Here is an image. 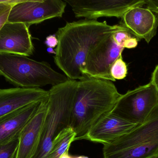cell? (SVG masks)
Instances as JSON below:
<instances>
[{"label":"cell","instance_id":"cell-3","mask_svg":"<svg viewBox=\"0 0 158 158\" xmlns=\"http://www.w3.org/2000/svg\"><path fill=\"white\" fill-rule=\"evenodd\" d=\"M77 80H69L52 86L48 91L47 111L38 150L33 158H45L53 141L69 127Z\"/></svg>","mask_w":158,"mask_h":158},{"label":"cell","instance_id":"cell-1","mask_svg":"<svg viewBox=\"0 0 158 158\" xmlns=\"http://www.w3.org/2000/svg\"><path fill=\"white\" fill-rule=\"evenodd\" d=\"M121 26L86 19L67 22L56 34L58 43L54 57L55 63L69 79H85L87 77L83 70L89 53Z\"/></svg>","mask_w":158,"mask_h":158},{"label":"cell","instance_id":"cell-26","mask_svg":"<svg viewBox=\"0 0 158 158\" xmlns=\"http://www.w3.org/2000/svg\"><path fill=\"white\" fill-rule=\"evenodd\" d=\"M72 158H89L87 156H80Z\"/></svg>","mask_w":158,"mask_h":158},{"label":"cell","instance_id":"cell-19","mask_svg":"<svg viewBox=\"0 0 158 158\" xmlns=\"http://www.w3.org/2000/svg\"><path fill=\"white\" fill-rule=\"evenodd\" d=\"M13 6L10 5L0 3V30L7 22L9 13Z\"/></svg>","mask_w":158,"mask_h":158},{"label":"cell","instance_id":"cell-8","mask_svg":"<svg viewBox=\"0 0 158 158\" xmlns=\"http://www.w3.org/2000/svg\"><path fill=\"white\" fill-rule=\"evenodd\" d=\"M71 6L75 16L89 20L103 17L122 18L132 7L143 6L146 0H64Z\"/></svg>","mask_w":158,"mask_h":158},{"label":"cell","instance_id":"cell-21","mask_svg":"<svg viewBox=\"0 0 158 158\" xmlns=\"http://www.w3.org/2000/svg\"><path fill=\"white\" fill-rule=\"evenodd\" d=\"M58 43V40L56 34L50 35L46 37L45 44L48 47L55 48L57 46Z\"/></svg>","mask_w":158,"mask_h":158},{"label":"cell","instance_id":"cell-25","mask_svg":"<svg viewBox=\"0 0 158 158\" xmlns=\"http://www.w3.org/2000/svg\"><path fill=\"white\" fill-rule=\"evenodd\" d=\"M60 158H72V157L69 156V151H68Z\"/></svg>","mask_w":158,"mask_h":158},{"label":"cell","instance_id":"cell-12","mask_svg":"<svg viewBox=\"0 0 158 158\" xmlns=\"http://www.w3.org/2000/svg\"><path fill=\"white\" fill-rule=\"evenodd\" d=\"M48 91L40 88L0 89V120L27 106L48 97Z\"/></svg>","mask_w":158,"mask_h":158},{"label":"cell","instance_id":"cell-22","mask_svg":"<svg viewBox=\"0 0 158 158\" xmlns=\"http://www.w3.org/2000/svg\"><path fill=\"white\" fill-rule=\"evenodd\" d=\"M147 8L158 15V0H146Z\"/></svg>","mask_w":158,"mask_h":158},{"label":"cell","instance_id":"cell-13","mask_svg":"<svg viewBox=\"0 0 158 158\" xmlns=\"http://www.w3.org/2000/svg\"><path fill=\"white\" fill-rule=\"evenodd\" d=\"M47 100L48 97L42 101L39 109L21 131L15 158H33L36 154L47 113Z\"/></svg>","mask_w":158,"mask_h":158},{"label":"cell","instance_id":"cell-27","mask_svg":"<svg viewBox=\"0 0 158 158\" xmlns=\"http://www.w3.org/2000/svg\"><path fill=\"white\" fill-rule=\"evenodd\" d=\"M152 158H158V156H156Z\"/></svg>","mask_w":158,"mask_h":158},{"label":"cell","instance_id":"cell-2","mask_svg":"<svg viewBox=\"0 0 158 158\" xmlns=\"http://www.w3.org/2000/svg\"><path fill=\"white\" fill-rule=\"evenodd\" d=\"M122 94L112 81L86 77L78 81L69 127L75 141L85 140L91 127L111 111Z\"/></svg>","mask_w":158,"mask_h":158},{"label":"cell","instance_id":"cell-6","mask_svg":"<svg viewBox=\"0 0 158 158\" xmlns=\"http://www.w3.org/2000/svg\"><path fill=\"white\" fill-rule=\"evenodd\" d=\"M157 107V90L150 81L121 95L110 111L128 121L141 124Z\"/></svg>","mask_w":158,"mask_h":158},{"label":"cell","instance_id":"cell-17","mask_svg":"<svg viewBox=\"0 0 158 158\" xmlns=\"http://www.w3.org/2000/svg\"><path fill=\"white\" fill-rule=\"evenodd\" d=\"M19 135L13 140L0 144V158H15L18 148Z\"/></svg>","mask_w":158,"mask_h":158},{"label":"cell","instance_id":"cell-24","mask_svg":"<svg viewBox=\"0 0 158 158\" xmlns=\"http://www.w3.org/2000/svg\"><path fill=\"white\" fill-rule=\"evenodd\" d=\"M47 51L48 53L50 54H56L55 50H54L53 48L51 47H48L47 49Z\"/></svg>","mask_w":158,"mask_h":158},{"label":"cell","instance_id":"cell-4","mask_svg":"<svg viewBox=\"0 0 158 158\" xmlns=\"http://www.w3.org/2000/svg\"><path fill=\"white\" fill-rule=\"evenodd\" d=\"M0 75L10 83L22 88L54 86L70 80L54 70L47 62L12 54L0 53Z\"/></svg>","mask_w":158,"mask_h":158},{"label":"cell","instance_id":"cell-14","mask_svg":"<svg viewBox=\"0 0 158 158\" xmlns=\"http://www.w3.org/2000/svg\"><path fill=\"white\" fill-rule=\"evenodd\" d=\"M120 23L133 36L149 43L156 34L158 18L148 8L135 6L124 14Z\"/></svg>","mask_w":158,"mask_h":158},{"label":"cell","instance_id":"cell-16","mask_svg":"<svg viewBox=\"0 0 158 158\" xmlns=\"http://www.w3.org/2000/svg\"><path fill=\"white\" fill-rule=\"evenodd\" d=\"M76 135L70 127L63 130L53 141L52 147L45 158H61L69 150L71 144L75 141Z\"/></svg>","mask_w":158,"mask_h":158},{"label":"cell","instance_id":"cell-10","mask_svg":"<svg viewBox=\"0 0 158 158\" xmlns=\"http://www.w3.org/2000/svg\"><path fill=\"white\" fill-rule=\"evenodd\" d=\"M138 125L110 111L103 115L91 127L85 140L103 145L108 144L130 132Z\"/></svg>","mask_w":158,"mask_h":158},{"label":"cell","instance_id":"cell-11","mask_svg":"<svg viewBox=\"0 0 158 158\" xmlns=\"http://www.w3.org/2000/svg\"><path fill=\"white\" fill-rule=\"evenodd\" d=\"M29 28L23 23H5L0 30V53L32 55L34 46Z\"/></svg>","mask_w":158,"mask_h":158},{"label":"cell","instance_id":"cell-20","mask_svg":"<svg viewBox=\"0 0 158 158\" xmlns=\"http://www.w3.org/2000/svg\"><path fill=\"white\" fill-rule=\"evenodd\" d=\"M140 41V39L135 37V36H133L130 39L126 41L123 43V48H127V49H133L135 48L137 46L138 41Z\"/></svg>","mask_w":158,"mask_h":158},{"label":"cell","instance_id":"cell-5","mask_svg":"<svg viewBox=\"0 0 158 158\" xmlns=\"http://www.w3.org/2000/svg\"><path fill=\"white\" fill-rule=\"evenodd\" d=\"M104 158H152L158 156V107L146 120L104 145Z\"/></svg>","mask_w":158,"mask_h":158},{"label":"cell","instance_id":"cell-7","mask_svg":"<svg viewBox=\"0 0 158 158\" xmlns=\"http://www.w3.org/2000/svg\"><path fill=\"white\" fill-rule=\"evenodd\" d=\"M67 4L62 0H23L12 7L7 22L23 23L29 28L47 19L62 17Z\"/></svg>","mask_w":158,"mask_h":158},{"label":"cell","instance_id":"cell-9","mask_svg":"<svg viewBox=\"0 0 158 158\" xmlns=\"http://www.w3.org/2000/svg\"><path fill=\"white\" fill-rule=\"evenodd\" d=\"M113 33L89 53L83 70V73L86 77L112 82L116 81L110 75V69L115 61L122 56L124 48L114 41L112 37Z\"/></svg>","mask_w":158,"mask_h":158},{"label":"cell","instance_id":"cell-15","mask_svg":"<svg viewBox=\"0 0 158 158\" xmlns=\"http://www.w3.org/2000/svg\"><path fill=\"white\" fill-rule=\"evenodd\" d=\"M42 101L27 106L0 120V144L9 142L20 135Z\"/></svg>","mask_w":158,"mask_h":158},{"label":"cell","instance_id":"cell-23","mask_svg":"<svg viewBox=\"0 0 158 158\" xmlns=\"http://www.w3.org/2000/svg\"><path fill=\"white\" fill-rule=\"evenodd\" d=\"M151 82L156 86L158 92V65L156 67L152 73Z\"/></svg>","mask_w":158,"mask_h":158},{"label":"cell","instance_id":"cell-18","mask_svg":"<svg viewBox=\"0 0 158 158\" xmlns=\"http://www.w3.org/2000/svg\"><path fill=\"white\" fill-rule=\"evenodd\" d=\"M128 74L126 63L123 59L122 56L114 62L110 69V75L115 80L125 79Z\"/></svg>","mask_w":158,"mask_h":158}]
</instances>
